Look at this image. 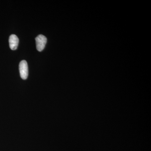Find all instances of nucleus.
Wrapping results in <instances>:
<instances>
[{
    "label": "nucleus",
    "instance_id": "f257e3e1",
    "mask_svg": "<svg viewBox=\"0 0 151 151\" xmlns=\"http://www.w3.org/2000/svg\"><path fill=\"white\" fill-rule=\"evenodd\" d=\"M19 70L21 77L24 80L26 79L28 76V67L27 62L26 60H22L20 63Z\"/></svg>",
    "mask_w": 151,
    "mask_h": 151
},
{
    "label": "nucleus",
    "instance_id": "f03ea898",
    "mask_svg": "<svg viewBox=\"0 0 151 151\" xmlns=\"http://www.w3.org/2000/svg\"><path fill=\"white\" fill-rule=\"evenodd\" d=\"M35 41L37 49L38 51H42L47 43V38L44 35H40L37 37H36Z\"/></svg>",
    "mask_w": 151,
    "mask_h": 151
},
{
    "label": "nucleus",
    "instance_id": "7ed1b4c3",
    "mask_svg": "<svg viewBox=\"0 0 151 151\" xmlns=\"http://www.w3.org/2000/svg\"><path fill=\"white\" fill-rule=\"evenodd\" d=\"M19 40L17 35H12L9 38L10 47L12 50H15L18 46Z\"/></svg>",
    "mask_w": 151,
    "mask_h": 151
}]
</instances>
